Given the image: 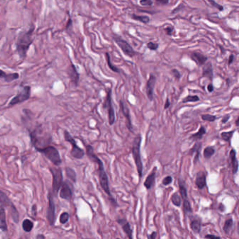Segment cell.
Here are the masks:
<instances>
[{
	"instance_id": "1",
	"label": "cell",
	"mask_w": 239,
	"mask_h": 239,
	"mask_svg": "<svg viewBox=\"0 0 239 239\" xmlns=\"http://www.w3.org/2000/svg\"><path fill=\"white\" fill-rule=\"evenodd\" d=\"M86 147L87 156L89 157V159L90 160V161L97 163L98 166L99 181H100V184L102 189H103L104 192L109 196V197H110V201L114 205H118L117 201L115 200V199L112 197V196H111L110 189V184H109V178L107 173H106V172L105 171L103 162H102L101 161V159L98 158V156H97L94 153V151H93V148L92 146H90V145H86Z\"/></svg>"
},
{
	"instance_id": "2",
	"label": "cell",
	"mask_w": 239,
	"mask_h": 239,
	"mask_svg": "<svg viewBox=\"0 0 239 239\" xmlns=\"http://www.w3.org/2000/svg\"><path fill=\"white\" fill-rule=\"evenodd\" d=\"M35 30L34 27H31L28 31L21 33L16 41V51L20 59H25L27 52L33 42L32 34Z\"/></svg>"
},
{
	"instance_id": "3",
	"label": "cell",
	"mask_w": 239,
	"mask_h": 239,
	"mask_svg": "<svg viewBox=\"0 0 239 239\" xmlns=\"http://www.w3.org/2000/svg\"><path fill=\"white\" fill-rule=\"evenodd\" d=\"M141 142H142V136L141 135H138L134 138L132 144V154L136 166V168H137V171L139 175V177L141 179L143 177V163L141 159V154H140V146H141Z\"/></svg>"
},
{
	"instance_id": "4",
	"label": "cell",
	"mask_w": 239,
	"mask_h": 239,
	"mask_svg": "<svg viewBox=\"0 0 239 239\" xmlns=\"http://www.w3.org/2000/svg\"><path fill=\"white\" fill-rule=\"evenodd\" d=\"M40 133L41 131L39 130V131H34L30 133L32 143L37 150L46 147L51 142L50 135H42Z\"/></svg>"
},
{
	"instance_id": "5",
	"label": "cell",
	"mask_w": 239,
	"mask_h": 239,
	"mask_svg": "<svg viewBox=\"0 0 239 239\" xmlns=\"http://www.w3.org/2000/svg\"><path fill=\"white\" fill-rule=\"evenodd\" d=\"M37 151L43 153L44 156H46L48 159H49L54 165L60 166L61 164L62 160L61 158H60L59 152L54 147L46 146Z\"/></svg>"
},
{
	"instance_id": "6",
	"label": "cell",
	"mask_w": 239,
	"mask_h": 239,
	"mask_svg": "<svg viewBox=\"0 0 239 239\" xmlns=\"http://www.w3.org/2000/svg\"><path fill=\"white\" fill-rule=\"evenodd\" d=\"M112 38L116 42V44L119 46V47L122 50L123 53L125 55L128 56L130 57H133L136 55L135 51L133 48V47L129 44L128 41L124 40L122 37H120L117 34H114L112 35Z\"/></svg>"
},
{
	"instance_id": "7",
	"label": "cell",
	"mask_w": 239,
	"mask_h": 239,
	"mask_svg": "<svg viewBox=\"0 0 239 239\" xmlns=\"http://www.w3.org/2000/svg\"><path fill=\"white\" fill-rule=\"evenodd\" d=\"M65 139L67 142H69V143H71L72 148L71 150V154L72 156L75 159H81L85 155V152H84V149H81L78 146L76 143V141L74 140V139L72 137V135L69 134V133L67 131H65L64 133Z\"/></svg>"
},
{
	"instance_id": "8",
	"label": "cell",
	"mask_w": 239,
	"mask_h": 239,
	"mask_svg": "<svg viewBox=\"0 0 239 239\" xmlns=\"http://www.w3.org/2000/svg\"><path fill=\"white\" fill-rule=\"evenodd\" d=\"M53 176L52 191L54 196H56L62 183V174L61 169L59 168H52L50 169Z\"/></svg>"
},
{
	"instance_id": "9",
	"label": "cell",
	"mask_w": 239,
	"mask_h": 239,
	"mask_svg": "<svg viewBox=\"0 0 239 239\" xmlns=\"http://www.w3.org/2000/svg\"><path fill=\"white\" fill-rule=\"evenodd\" d=\"M103 107L107 110L109 124H110V126L113 125L115 122V112H114V110L112 105V102H111V88L108 90L107 97H106L105 100L104 102Z\"/></svg>"
},
{
	"instance_id": "10",
	"label": "cell",
	"mask_w": 239,
	"mask_h": 239,
	"mask_svg": "<svg viewBox=\"0 0 239 239\" xmlns=\"http://www.w3.org/2000/svg\"><path fill=\"white\" fill-rule=\"evenodd\" d=\"M30 93H31V88H30V86H24L22 90H21L19 94H17L13 99L11 100L8 105L9 106L15 105L16 104H19V103H21V102L28 100L30 97Z\"/></svg>"
},
{
	"instance_id": "11",
	"label": "cell",
	"mask_w": 239,
	"mask_h": 239,
	"mask_svg": "<svg viewBox=\"0 0 239 239\" xmlns=\"http://www.w3.org/2000/svg\"><path fill=\"white\" fill-rule=\"evenodd\" d=\"M48 199H49V201H48V207L46 213V217L50 225H53L56 222V205L55 203H54L53 195L51 193L49 194Z\"/></svg>"
},
{
	"instance_id": "12",
	"label": "cell",
	"mask_w": 239,
	"mask_h": 239,
	"mask_svg": "<svg viewBox=\"0 0 239 239\" xmlns=\"http://www.w3.org/2000/svg\"><path fill=\"white\" fill-rule=\"evenodd\" d=\"M119 105L120 109L122 111L123 116L126 118V125L127 128H128L131 132H133V125L131 122V114H130V110L128 107V106L123 102L122 100H120L119 101Z\"/></svg>"
},
{
	"instance_id": "13",
	"label": "cell",
	"mask_w": 239,
	"mask_h": 239,
	"mask_svg": "<svg viewBox=\"0 0 239 239\" xmlns=\"http://www.w3.org/2000/svg\"><path fill=\"white\" fill-rule=\"evenodd\" d=\"M156 78L153 74H151L146 85V93L148 99L152 101L154 99V90L155 87Z\"/></svg>"
},
{
	"instance_id": "14",
	"label": "cell",
	"mask_w": 239,
	"mask_h": 239,
	"mask_svg": "<svg viewBox=\"0 0 239 239\" xmlns=\"http://www.w3.org/2000/svg\"><path fill=\"white\" fill-rule=\"evenodd\" d=\"M117 222L122 226L123 231H124L125 234H126L130 239L133 238V229H131V226L130 225L129 222L127 221L125 218L122 219H118L117 220Z\"/></svg>"
},
{
	"instance_id": "15",
	"label": "cell",
	"mask_w": 239,
	"mask_h": 239,
	"mask_svg": "<svg viewBox=\"0 0 239 239\" xmlns=\"http://www.w3.org/2000/svg\"><path fill=\"white\" fill-rule=\"evenodd\" d=\"M195 184L196 187L199 189H203L207 184V177L206 173L204 171H199L196 174V177L195 180Z\"/></svg>"
},
{
	"instance_id": "16",
	"label": "cell",
	"mask_w": 239,
	"mask_h": 239,
	"mask_svg": "<svg viewBox=\"0 0 239 239\" xmlns=\"http://www.w3.org/2000/svg\"><path fill=\"white\" fill-rule=\"evenodd\" d=\"M190 57L193 61H194L196 64L198 66H203L208 60V57L204 55L201 52H197V51L192 53Z\"/></svg>"
},
{
	"instance_id": "17",
	"label": "cell",
	"mask_w": 239,
	"mask_h": 239,
	"mask_svg": "<svg viewBox=\"0 0 239 239\" xmlns=\"http://www.w3.org/2000/svg\"><path fill=\"white\" fill-rule=\"evenodd\" d=\"M68 75L75 86H77L79 80V74L78 73L77 68L73 63H71L70 66L68 68Z\"/></svg>"
},
{
	"instance_id": "18",
	"label": "cell",
	"mask_w": 239,
	"mask_h": 239,
	"mask_svg": "<svg viewBox=\"0 0 239 239\" xmlns=\"http://www.w3.org/2000/svg\"><path fill=\"white\" fill-rule=\"evenodd\" d=\"M156 171H157V167L155 166V167L153 168L152 172L148 175L146 178V180H145L144 181V186L146 187V189L148 190L152 188V187L154 186V182H155Z\"/></svg>"
},
{
	"instance_id": "19",
	"label": "cell",
	"mask_w": 239,
	"mask_h": 239,
	"mask_svg": "<svg viewBox=\"0 0 239 239\" xmlns=\"http://www.w3.org/2000/svg\"><path fill=\"white\" fill-rule=\"evenodd\" d=\"M61 190H60V197L65 200H69L72 196V191L69 184L65 182L61 185Z\"/></svg>"
},
{
	"instance_id": "20",
	"label": "cell",
	"mask_w": 239,
	"mask_h": 239,
	"mask_svg": "<svg viewBox=\"0 0 239 239\" xmlns=\"http://www.w3.org/2000/svg\"><path fill=\"white\" fill-rule=\"evenodd\" d=\"M202 76L204 77H207L209 79V80L213 81V65L211 62H205L203 68V72Z\"/></svg>"
},
{
	"instance_id": "21",
	"label": "cell",
	"mask_w": 239,
	"mask_h": 239,
	"mask_svg": "<svg viewBox=\"0 0 239 239\" xmlns=\"http://www.w3.org/2000/svg\"><path fill=\"white\" fill-rule=\"evenodd\" d=\"M0 204L3 206L10 208V210L16 208L13 203L10 200V198L8 197V196L4 192L1 191V190H0Z\"/></svg>"
},
{
	"instance_id": "22",
	"label": "cell",
	"mask_w": 239,
	"mask_h": 239,
	"mask_svg": "<svg viewBox=\"0 0 239 239\" xmlns=\"http://www.w3.org/2000/svg\"><path fill=\"white\" fill-rule=\"evenodd\" d=\"M229 156L230 159H231L233 174H236L238 171V162L236 159V152L234 149H231L230 151Z\"/></svg>"
},
{
	"instance_id": "23",
	"label": "cell",
	"mask_w": 239,
	"mask_h": 239,
	"mask_svg": "<svg viewBox=\"0 0 239 239\" xmlns=\"http://www.w3.org/2000/svg\"><path fill=\"white\" fill-rule=\"evenodd\" d=\"M190 228L195 234H200L201 231V220L198 217H194V218L191 220L190 222Z\"/></svg>"
},
{
	"instance_id": "24",
	"label": "cell",
	"mask_w": 239,
	"mask_h": 239,
	"mask_svg": "<svg viewBox=\"0 0 239 239\" xmlns=\"http://www.w3.org/2000/svg\"><path fill=\"white\" fill-rule=\"evenodd\" d=\"M201 143H196L191 148V149L189 151V155L192 156L193 154L196 153V156H194V159H193V163H196L199 160V157H200V152L201 149Z\"/></svg>"
},
{
	"instance_id": "25",
	"label": "cell",
	"mask_w": 239,
	"mask_h": 239,
	"mask_svg": "<svg viewBox=\"0 0 239 239\" xmlns=\"http://www.w3.org/2000/svg\"><path fill=\"white\" fill-rule=\"evenodd\" d=\"M8 229L6 221V213L3 208H0V229L3 231H7Z\"/></svg>"
},
{
	"instance_id": "26",
	"label": "cell",
	"mask_w": 239,
	"mask_h": 239,
	"mask_svg": "<svg viewBox=\"0 0 239 239\" xmlns=\"http://www.w3.org/2000/svg\"><path fill=\"white\" fill-rule=\"evenodd\" d=\"M179 182V192L180 193V196L183 200L184 199H187L188 198V195H187V191L185 187V184H184V181L179 180L178 181Z\"/></svg>"
},
{
	"instance_id": "27",
	"label": "cell",
	"mask_w": 239,
	"mask_h": 239,
	"mask_svg": "<svg viewBox=\"0 0 239 239\" xmlns=\"http://www.w3.org/2000/svg\"><path fill=\"white\" fill-rule=\"evenodd\" d=\"M205 133H206V129H205L204 126H201V128H199V130L198 131V132L195 134L192 135L191 137H190L189 138L192 139V140H201V139H202L203 137H204V135H205Z\"/></svg>"
},
{
	"instance_id": "28",
	"label": "cell",
	"mask_w": 239,
	"mask_h": 239,
	"mask_svg": "<svg viewBox=\"0 0 239 239\" xmlns=\"http://www.w3.org/2000/svg\"><path fill=\"white\" fill-rule=\"evenodd\" d=\"M171 201L175 206L180 207L182 204V198L177 192H175L171 196Z\"/></svg>"
},
{
	"instance_id": "29",
	"label": "cell",
	"mask_w": 239,
	"mask_h": 239,
	"mask_svg": "<svg viewBox=\"0 0 239 239\" xmlns=\"http://www.w3.org/2000/svg\"><path fill=\"white\" fill-rule=\"evenodd\" d=\"M233 225H234V220L232 218H229L225 221V225L223 226V231H225L226 234H229L230 231H231Z\"/></svg>"
},
{
	"instance_id": "30",
	"label": "cell",
	"mask_w": 239,
	"mask_h": 239,
	"mask_svg": "<svg viewBox=\"0 0 239 239\" xmlns=\"http://www.w3.org/2000/svg\"><path fill=\"white\" fill-rule=\"evenodd\" d=\"M105 56H106V60H107V65H108L109 68H110L111 71H113L114 72H117V73H120V69L118 68L117 66L114 65L112 63H111V57L110 56V54H109L108 53H106Z\"/></svg>"
},
{
	"instance_id": "31",
	"label": "cell",
	"mask_w": 239,
	"mask_h": 239,
	"mask_svg": "<svg viewBox=\"0 0 239 239\" xmlns=\"http://www.w3.org/2000/svg\"><path fill=\"white\" fill-rule=\"evenodd\" d=\"M215 153V149L213 147L211 146H208L207 147L205 148V149L204 150V156L205 159H209L213 156V154Z\"/></svg>"
},
{
	"instance_id": "32",
	"label": "cell",
	"mask_w": 239,
	"mask_h": 239,
	"mask_svg": "<svg viewBox=\"0 0 239 239\" xmlns=\"http://www.w3.org/2000/svg\"><path fill=\"white\" fill-rule=\"evenodd\" d=\"M132 19L139 21V22H141V23H144V24H147L150 21V19H149V16H139V15H136V14H133L132 15Z\"/></svg>"
},
{
	"instance_id": "33",
	"label": "cell",
	"mask_w": 239,
	"mask_h": 239,
	"mask_svg": "<svg viewBox=\"0 0 239 239\" xmlns=\"http://www.w3.org/2000/svg\"><path fill=\"white\" fill-rule=\"evenodd\" d=\"M183 212H184V215L192 213V208L191 206V204H190V202L189 201V198L183 200Z\"/></svg>"
},
{
	"instance_id": "34",
	"label": "cell",
	"mask_w": 239,
	"mask_h": 239,
	"mask_svg": "<svg viewBox=\"0 0 239 239\" xmlns=\"http://www.w3.org/2000/svg\"><path fill=\"white\" fill-rule=\"evenodd\" d=\"M33 226H34V224H33V222L31 220H30L28 219H26L24 220L22 225L23 229L25 232L31 231L33 228Z\"/></svg>"
},
{
	"instance_id": "35",
	"label": "cell",
	"mask_w": 239,
	"mask_h": 239,
	"mask_svg": "<svg viewBox=\"0 0 239 239\" xmlns=\"http://www.w3.org/2000/svg\"><path fill=\"white\" fill-rule=\"evenodd\" d=\"M65 172H66V175H67V176L69 178V179L72 180L74 182H76L77 174L73 169H72L70 168H66Z\"/></svg>"
},
{
	"instance_id": "36",
	"label": "cell",
	"mask_w": 239,
	"mask_h": 239,
	"mask_svg": "<svg viewBox=\"0 0 239 239\" xmlns=\"http://www.w3.org/2000/svg\"><path fill=\"white\" fill-rule=\"evenodd\" d=\"M236 130H232L231 131H228V132H222L221 133V138L223 140H225L226 142H229L231 140V139L232 138L233 135L235 133Z\"/></svg>"
},
{
	"instance_id": "37",
	"label": "cell",
	"mask_w": 239,
	"mask_h": 239,
	"mask_svg": "<svg viewBox=\"0 0 239 239\" xmlns=\"http://www.w3.org/2000/svg\"><path fill=\"white\" fill-rule=\"evenodd\" d=\"M200 100V98L198 95H187L183 99V103H187V102H198Z\"/></svg>"
},
{
	"instance_id": "38",
	"label": "cell",
	"mask_w": 239,
	"mask_h": 239,
	"mask_svg": "<svg viewBox=\"0 0 239 239\" xmlns=\"http://www.w3.org/2000/svg\"><path fill=\"white\" fill-rule=\"evenodd\" d=\"M19 78V74L18 73H12V74H7V77H5L4 80L7 82H11L12 81H14Z\"/></svg>"
},
{
	"instance_id": "39",
	"label": "cell",
	"mask_w": 239,
	"mask_h": 239,
	"mask_svg": "<svg viewBox=\"0 0 239 239\" xmlns=\"http://www.w3.org/2000/svg\"><path fill=\"white\" fill-rule=\"evenodd\" d=\"M201 119L204 121H207V122H213L217 119V117L215 116V115L207 114L201 115Z\"/></svg>"
},
{
	"instance_id": "40",
	"label": "cell",
	"mask_w": 239,
	"mask_h": 239,
	"mask_svg": "<svg viewBox=\"0 0 239 239\" xmlns=\"http://www.w3.org/2000/svg\"><path fill=\"white\" fill-rule=\"evenodd\" d=\"M69 217V214L68 213H65H65H62L60 217V222L62 224V225H64V224H65L68 221Z\"/></svg>"
},
{
	"instance_id": "41",
	"label": "cell",
	"mask_w": 239,
	"mask_h": 239,
	"mask_svg": "<svg viewBox=\"0 0 239 239\" xmlns=\"http://www.w3.org/2000/svg\"><path fill=\"white\" fill-rule=\"evenodd\" d=\"M147 46L151 51H156L159 48V44L150 41L149 43H147Z\"/></svg>"
},
{
	"instance_id": "42",
	"label": "cell",
	"mask_w": 239,
	"mask_h": 239,
	"mask_svg": "<svg viewBox=\"0 0 239 239\" xmlns=\"http://www.w3.org/2000/svg\"><path fill=\"white\" fill-rule=\"evenodd\" d=\"M172 176H171V175H168V176H166V177H164V179L163 180L162 184H163V185L167 186V185H169V184H171L172 183Z\"/></svg>"
},
{
	"instance_id": "43",
	"label": "cell",
	"mask_w": 239,
	"mask_h": 239,
	"mask_svg": "<svg viewBox=\"0 0 239 239\" xmlns=\"http://www.w3.org/2000/svg\"><path fill=\"white\" fill-rule=\"evenodd\" d=\"M208 2H210V4L213 6V7L217 8V9H218L220 11H222L224 10V7L223 6L220 5L219 4H217V3H216L214 1V0H208Z\"/></svg>"
},
{
	"instance_id": "44",
	"label": "cell",
	"mask_w": 239,
	"mask_h": 239,
	"mask_svg": "<svg viewBox=\"0 0 239 239\" xmlns=\"http://www.w3.org/2000/svg\"><path fill=\"white\" fill-rule=\"evenodd\" d=\"M171 73L173 75V77L176 80H179L181 78V74L180 72L177 70V69H172L171 70Z\"/></svg>"
},
{
	"instance_id": "45",
	"label": "cell",
	"mask_w": 239,
	"mask_h": 239,
	"mask_svg": "<svg viewBox=\"0 0 239 239\" xmlns=\"http://www.w3.org/2000/svg\"><path fill=\"white\" fill-rule=\"evenodd\" d=\"M140 4L143 7H151L153 5V2L152 0H140Z\"/></svg>"
},
{
	"instance_id": "46",
	"label": "cell",
	"mask_w": 239,
	"mask_h": 239,
	"mask_svg": "<svg viewBox=\"0 0 239 239\" xmlns=\"http://www.w3.org/2000/svg\"><path fill=\"white\" fill-rule=\"evenodd\" d=\"M164 30H165V32H166V35L171 36V35H173V32H174V28H173V27L168 26V27H166V28H164Z\"/></svg>"
},
{
	"instance_id": "47",
	"label": "cell",
	"mask_w": 239,
	"mask_h": 239,
	"mask_svg": "<svg viewBox=\"0 0 239 239\" xmlns=\"http://www.w3.org/2000/svg\"><path fill=\"white\" fill-rule=\"evenodd\" d=\"M229 119H230V115H229V114H226V115H225V116H224V117L222 118V123H226V122H228Z\"/></svg>"
},
{
	"instance_id": "48",
	"label": "cell",
	"mask_w": 239,
	"mask_h": 239,
	"mask_svg": "<svg viewBox=\"0 0 239 239\" xmlns=\"http://www.w3.org/2000/svg\"><path fill=\"white\" fill-rule=\"evenodd\" d=\"M157 236V233L156 231H153L151 235H148L147 238L149 239H155Z\"/></svg>"
},
{
	"instance_id": "49",
	"label": "cell",
	"mask_w": 239,
	"mask_h": 239,
	"mask_svg": "<svg viewBox=\"0 0 239 239\" xmlns=\"http://www.w3.org/2000/svg\"><path fill=\"white\" fill-rule=\"evenodd\" d=\"M32 217H35L36 215H37V206H36V205H34L32 206Z\"/></svg>"
},
{
	"instance_id": "50",
	"label": "cell",
	"mask_w": 239,
	"mask_h": 239,
	"mask_svg": "<svg viewBox=\"0 0 239 239\" xmlns=\"http://www.w3.org/2000/svg\"><path fill=\"white\" fill-rule=\"evenodd\" d=\"M205 238H210V239H211V238H216V239L217 238V239H219V238H220V236H217L213 235V234H207V235H205Z\"/></svg>"
},
{
	"instance_id": "51",
	"label": "cell",
	"mask_w": 239,
	"mask_h": 239,
	"mask_svg": "<svg viewBox=\"0 0 239 239\" xmlns=\"http://www.w3.org/2000/svg\"><path fill=\"white\" fill-rule=\"evenodd\" d=\"M169 1H170V0H156L157 2H159V4H161L162 5L168 4L169 3Z\"/></svg>"
},
{
	"instance_id": "52",
	"label": "cell",
	"mask_w": 239,
	"mask_h": 239,
	"mask_svg": "<svg viewBox=\"0 0 239 239\" xmlns=\"http://www.w3.org/2000/svg\"><path fill=\"white\" fill-rule=\"evenodd\" d=\"M207 89H208V91L209 92V93H212V92H213V90H214V86H213V84L210 83V84H208V88H207Z\"/></svg>"
},
{
	"instance_id": "53",
	"label": "cell",
	"mask_w": 239,
	"mask_h": 239,
	"mask_svg": "<svg viewBox=\"0 0 239 239\" xmlns=\"http://www.w3.org/2000/svg\"><path fill=\"white\" fill-rule=\"evenodd\" d=\"M234 56L233 55V54H231L229 57V60H228V64L231 65L233 62H234Z\"/></svg>"
},
{
	"instance_id": "54",
	"label": "cell",
	"mask_w": 239,
	"mask_h": 239,
	"mask_svg": "<svg viewBox=\"0 0 239 239\" xmlns=\"http://www.w3.org/2000/svg\"><path fill=\"white\" fill-rule=\"evenodd\" d=\"M171 106V102L170 100H169V99L167 98L166 99V103H165V105H164V110H167L168 108H169V107Z\"/></svg>"
},
{
	"instance_id": "55",
	"label": "cell",
	"mask_w": 239,
	"mask_h": 239,
	"mask_svg": "<svg viewBox=\"0 0 239 239\" xmlns=\"http://www.w3.org/2000/svg\"><path fill=\"white\" fill-rule=\"evenodd\" d=\"M218 209H219L221 212H225V210H226L225 205H224L223 204H220V205H219V207H218Z\"/></svg>"
},
{
	"instance_id": "56",
	"label": "cell",
	"mask_w": 239,
	"mask_h": 239,
	"mask_svg": "<svg viewBox=\"0 0 239 239\" xmlns=\"http://www.w3.org/2000/svg\"><path fill=\"white\" fill-rule=\"evenodd\" d=\"M7 73L6 72H4L3 70H2V69H0V78H4L5 79V77H7Z\"/></svg>"
},
{
	"instance_id": "57",
	"label": "cell",
	"mask_w": 239,
	"mask_h": 239,
	"mask_svg": "<svg viewBox=\"0 0 239 239\" xmlns=\"http://www.w3.org/2000/svg\"><path fill=\"white\" fill-rule=\"evenodd\" d=\"M72 25V20L69 19V21L68 22V24H67V26H66V29H68L69 26H70Z\"/></svg>"
},
{
	"instance_id": "58",
	"label": "cell",
	"mask_w": 239,
	"mask_h": 239,
	"mask_svg": "<svg viewBox=\"0 0 239 239\" xmlns=\"http://www.w3.org/2000/svg\"><path fill=\"white\" fill-rule=\"evenodd\" d=\"M37 238H45V236L43 235H38L37 237H36Z\"/></svg>"
},
{
	"instance_id": "59",
	"label": "cell",
	"mask_w": 239,
	"mask_h": 239,
	"mask_svg": "<svg viewBox=\"0 0 239 239\" xmlns=\"http://www.w3.org/2000/svg\"><path fill=\"white\" fill-rule=\"evenodd\" d=\"M238 122H239V117L237 118V119L236 120V126L237 127H238Z\"/></svg>"
}]
</instances>
